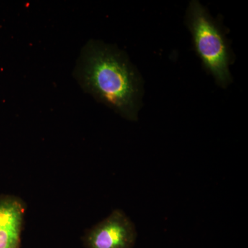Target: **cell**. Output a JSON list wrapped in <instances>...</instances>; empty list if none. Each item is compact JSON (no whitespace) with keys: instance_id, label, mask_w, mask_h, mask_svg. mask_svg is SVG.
Returning a JSON list of instances; mask_svg holds the SVG:
<instances>
[{"instance_id":"3","label":"cell","mask_w":248,"mask_h":248,"mask_svg":"<svg viewBox=\"0 0 248 248\" xmlns=\"http://www.w3.org/2000/svg\"><path fill=\"white\" fill-rule=\"evenodd\" d=\"M136 239L135 225L119 209L87 230L82 237L85 248H133Z\"/></svg>"},{"instance_id":"2","label":"cell","mask_w":248,"mask_h":248,"mask_svg":"<svg viewBox=\"0 0 248 248\" xmlns=\"http://www.w3.org/2000/svg\"><path fill=\"white\" fill-rule=\"evenodd\" d=\"M186 24L193 39L194 46L205 69L217 84H231L229 66L231 55L224 34L217 22L198 1H191L186 13Z\"/></svg>"},{"instance_id":"4","label":"cell","mask_w":248,"mask_h":248,"mask_svg":"<svg viewBox=\"0 0 248 248\" xmlns=\"http://www.w3.org/2000/svg\"><path fill=\"white\" fill-rule=\"evenodd\" d=\"M26 204L11 195H0V248H21Z\"/></svg>"},{"instance_id":"1","label":"cell","mask_w":248,"mask_h":248,"mask_svg":"<svg viewBox=\"0 0 248 248\" xmlns=\"http://www.w3.org/2000/svg\"><path fill=\"white\" fill-rule=\"evenodd\" d=\"M84 91L128 120H137L141 77L120 49L99 41L86 43L74 71Z\"/></svg>"}]
</instances>
